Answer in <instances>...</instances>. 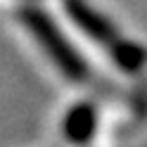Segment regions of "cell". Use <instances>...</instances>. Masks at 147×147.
<instances>
[{"label": "cell", "instance_id": "6da1fadb", "mask_svg": "<svg viewBox=\"0 0 147 147\" xmlns=\"http://www.w3.org/2000/svg\"><path fill=\"white\" fill-rule=\"evenodd\" d=\"M26 26V31L33 36V40L43 48V52L50 57V62L57 67L69 81H86L88 78V64L81 57V52L67 40V36L55 19L36 5H26L17 14Z\"/></svg>", "mask_w": 147, "mask_h": 147}, {"label": "cell", "instance_id": "7a4b0ae2", "mask_svg": "<svg viewBox=\"0 0 147 147\" xmlns=\"http://www.w3.org/2000/svg\"><path fill=\"white\" fill-rule=\"evenodd\" d=\"M64 10H67L69 19L76 24L90 40L102 43V45H112L119 38L114 24L109 22L105 14H100L95 7H90L86 0H64Z\"/></svg>", "mask_w": 147, "mask_h": 147}, {"label": "cell", "instance_id": "3957f363", "mask_svg": "<svg viewBox=\"0 0 147 147\" xmlns=\"http://www.w3.org/2000/svg\"><path fill=\"white\" fill-rule=\"evenodd\" d=\"M95 128H97V112L90 102H78L74 105L67 116L62 121V131L64 138L71 142V145H86L93 140L95 135Z\"/></svg>", "mask_w": 147, "mask_h": 147}, {"label": "cell", "instance_id": "277c9868", "mask_svg": "<svg viewBox=\"0 0 147 147\" xmlns=\"http://www.w3.org/2000/svg\"><path fill=\"white\" fill-rule=\"evenodd\" d=\"M109 52H112V59L119 69H123L128 74L140 71L147 64V50L142 45H138L133 40H121L116 38L112 45H109Z\"/></svg>", "mask_w": 147, "mask_h": 147}]
</instances>
